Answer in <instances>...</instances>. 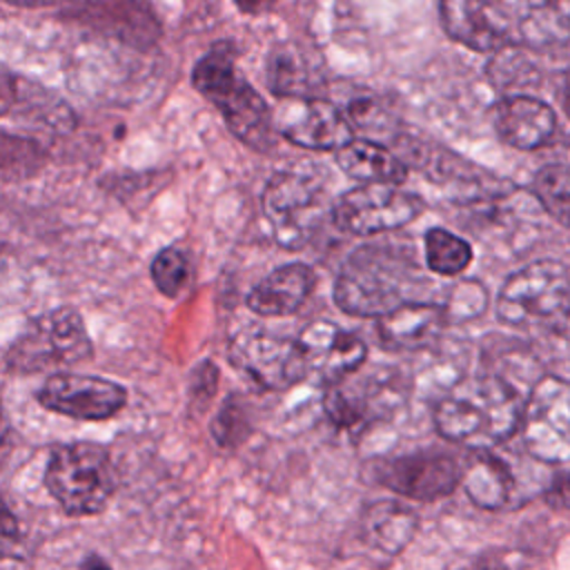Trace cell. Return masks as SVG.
Here are the masks:
<instances>
[{
  "instance_id": "9",
  "label": "cell",
  "mask_w": 570,
  "mask_h": 570,
  "mask_svg": "<svg viewBox=\"0 0 570 570\" xmlns=\"http://www.w3.org/2000/svg\"><path fill=\"white\" fill-rule=\"evenodd\" d=\"M229 363L256 387L285 392L309 372L298 338L263 330H243L229 338Z\"/></svg>"
},
{
  "instance_id": "5",
  "label": "cell",
  "mask_w": 570,
  "mask_h": 570,
  "mask_svg": "<svg viewBox=\"0 0 570 570\" xmlns=\"http://www.w3.org/2000/svg\"><path fill=\"white\" fill-rule=\"evenodd\" d=\"M45 485L65 514H100L116 488L109 452L91 441L56 445L47 459Z\"/></svg>"
},
{
  "instance_id": "6",
  "label": "cell",
  "mask_w": 570,
  "mask_h": 570,
  "mask_svg": "<svg viewBox=\"0 0 570 570\" xmlns=\"http://www.w3.org/2000/svg\"><path fill=\"white\" fill-rule=\"evenodd\" d=\"M94 354L85 321L73 307L49 309L27 323L4 354L13 374H33L80 363Z\"/></svg>"
},
{
  "instance_id": "25",
  "label": "cell",
  "mask_w": 570,
  "mask_h": 570,
  "mask_svg": "<svg viewBox=\"0 0 570 570\" xmlns=\"http://www.w3.org/2000/svg\"><path fill=\"white\" fill-rule=\"evenodd\" d=\"M423 256L432 274L459 276L472 263V247L461 236L432 227L423 236Z\"/></svg>"
},
{
  "instance_id": "12",
  "label": "cell",
  "mask_w": 570,
  "mask_h": 570,
  "mask_svg": "<svg viewBox=\"0 0 570 570\" xmlns=\"http://www.w3.org/2000/svg\"><path fill=\"white\" fill-rule=\"evenodd\" d=\"M38 403L62 416L80 421H105L118 414L127 403V390L109 379L56 372L36 392Z\"/></svg>"
},
{
  "instance_id": "34",
  "label": "cell",
  "mask_w": 570,
  "mask_h": 570,
  "mask_svg": "<svg viewBox=\"0 0 570 570\" xmlns=\"http://www.w3.org/2000/svg\"><path fill=\"white\" fill-rule=\"evenodd\" d=\"M561 105H563L566 116L570 118V73H568V76H566V80H563V89H561Z\"/></svg>"
},
{
  "instance_id": "29",
  "label": "cell",
  "mask_w": 570,
  "mask_h": 570,
  "mask_svg": "<svg viewBox=\"0 0 570 570\" xmlns=\"http://www.w3.org/2000/svg\"><path fill=\"white\" fill-rule=\"evenodd\" d=\"M488 73L497 87H528L534 82V67L530 60L512 45H503L494 51Z\"/></svg>"
},
{
  "instance_id": "10",
  "label": "cell",
  "mask_w": 570,
  "mask_h": 570,
  "mask_svg": "<svg viewBox=\"0 0 570 570\" xmlns=\"http://www.w3.org/2000/svg\"><path fill=\"white\" fill-rule=\"evenodd\" d=\"M521 439L541 463H570V381L541 376L525 396Z\"/></svg>"
},
{
  "instance_id": "16",
  "label": "cell",
  "mask_w": 570,
  "mask_h": 570,
  "mask_svg": "<svg viewBox=\"0 0 570 570\" xmlns=\"http://www.w3.org/2000/svg\"><path fill=\"white\" fill-rule=\"evenodd\" d=\"M448 321L443 303L407 301L376 318V336L390 352H414L434 343Z\"/></svg>"
},
{
  "instance_id": "18",
  "label": "cell",
  "mask_w": 570,
  "mask_h": 570,
  "mask_svg": "<svg viewBox=\"0 0 570 570\" xmlns=\"http://www.w3.org/2000/svg\"><path fill=\"white\" fill-rule=\"evenodd\" d=\"M554 127L557 118L552 107L539 98L512 94L494 107V129L499 138L514 149L530 151L546 145Z\"/></svg>"
},
{
  "instance_id": "21",
  "label": "cell",
  "mask_w": 570,
  "mask_h": 570,
  "mask_svg": "<svg viewBox=\"0 0 570 570\" xmlns=\"http://www.w3.org/2000/svg\"><path fill=\"white\" fill-rule=\"evenodd\" d=\"M334 160L343 174L358 183L399 185L407 176V165L392 149L367 138H352L334 151Z\"/></svg>"
},
{
  "instance_id": "15",
  "label": "cell",
  "mask_w": 570,
  "mask_h": 570,
  "mask_svg": "<svg viewBox=\"0 0 570 570\" xmlns=\"http://www.w3.org/2000/svg\"><path fill=\"white\" fill-rule=\"evenodd\" d=\"M309 372L325 383H338L354 374L367 358L365 341L332 321H312L298 334Z\"/></svg>"
},
{
  "instance_id": "11",
  "label": "cell",
  "mask_w": 570,
  "mask_h": 570,
  "mask_svg": "<svg viewBox=\"0 0 570 570\" xmlns=\"http://www.w3.org/2000/svg\"><path fill=\"white\" fill-rule=\"evenodd\" d=\"M274 125L292 145L316 151H336L354 138L350 116L318 96L283 98L274 114Z\"/></svg>"
},
{
  "instance_id": "35",
  "label": "cell",
  "mask_w": 570,
  "mask_h": 570,
  "mask_svg": "<svg viewBox=\"0 0 570 570\" xmlns=\"http://www.w3.org/2000/svg\"><path fill=\"white\" fill-rule=\"evenodd\" d=\"M80 566H89V568H91V566H107V561H105V559H98V557H87Z\"/></svg>"
},
{
  "instance_id": "28",
  "label": "cell",
  "mask_w": 570,
  "mask_h": 570,
  "mask_svg": "<svg viewBox=\"0 0 570 570\" xmlns=\"http://www.w3.org/2000/svg\"><path fill=\"white\" fill-rule=\"evenodd\" d=\"M149 274L163 296L176 298L189 281V258L180 247H165L154 256Z\"/></svg>"
},
{
  "instance_id": "3",
  "label": "cell",
  "mask_w": 570,
  "mask_h": 570,
  "mask_svg": "<svg viewBox=\"0 0 570 570\" xmlns=\"http://www.w3.org/2000/svg\"><path fill=\"white\" fill-rule=\"evenodd\" d=\"M194 87L218 107L229 131L247 147L267 151L274 147V114L263 96L238 73L229 42L214 45L191 71Z\"/></svg>"
},
{
  "instance_id": "24",
  "label": "cell",
  "mask_w": 570,
  "mask_h": 570,
  "mask_svg": "<svg viewBox=\"0 0 570 570\" xmlns=\"http://www.w3.org/2000/svg\"><path fill=\"white\" fill-rule=\"evenodd\" d=\"M267 85L278 98L312 96L316 85L314 65L294 45H281L267 60Z\"/></svg>"
},
{
  "instance_id": "4",
  "label": "cell",
  "mask_w": 570,
  "mask_h": 570,
  "mask_svg": "<svg viewBox=\"0 0 570 570\" xmlns=\"http://www.w3.org/2000/svg\"><path fill=\"white\" fill-rule=\"evenodd\" d=\"M497 316L505 325L539 327L570 341V267L534 261L503 283Z\"/></svg>"
},
{
  "instance_id": "2",
  "label": "cell",
  "mask_w": 570,
  "mask_h": 570,
  "mask_svg": "<svg viewBox=\"0 0 570 570\" xmlns=\"http://www.w3.org/2000/svg\"><path fill=\"white\" fill-rule=\"evenodd\" d=\"M525 399L499 374L459 381L434 407L436 432L459 445L492 448L508 441L523 419Z\"/></svg>"
},
{
  "instance_id": "20",
  "label": "cell",
  "mask_w": 570,
  "mask_h": 570,
  "mask_svg": "<svg viewBox=\"0 0 570 570\" xmlns=\"http://www.w3.org/2000/svg\"><path fill=\"white\" fill-rule=\"evenodd\" d=\"M461 485L470 501L483 510L508 508L517 494V476L508 461L490 448H472L463 461Z\"/></svg>"
},
{
  "instance_id": "31",
  "label": "cell",
  "mask_w": 570,
  "mask_h": 570,
  "mask_svg": "<svg viewBox=\"0 0 570 570\" xmlns=\"http://www.w3.org/2000/svg\"><path fill=\"white\" fill-rule=\"evenodd\" d=\"M216 387H218V367H216V363L205 358L191 370V379H189L191 410H196L198 414L205 412L216 394Z\"/></svg>"
},
{
  "instance_id": "8",
  "label": "cell",
  "mask_w": 570,
  "mask_h": 570,
  "mask_svg": "<svg viewBox=\"0 0 570 570\" xmlns=\"http://www.w3.org/2000/svg\"><path fill=\"white\" fill-rule=\"evenodd\" d=\"M425 203L419 194L394 183H363L347 189L330 209L332 223L352 236L394 232L421 216Z\"/></svg>"
},
{
  "instance_id": "14",
  "label": "cell",
  "mask_w": 570,
  "mask_h": 570,
  "mask_svg": "<svg viewBox=\"0 0 570 570\" xmlns=\"http://www.w3.org/2000/svg\"><path fill=\"white\" fill-rule=\"evenodd\" d=\"M392 374L394 372H387L385 376H370L361 385L330 387L323 396L325 416L334 428L350 432L365 430L372 421L390 416L403 399Z\"/></svg>"
},
{
  "instance_id": "1",
  "label": "cell",
  "mask_w": 570,
  "mask_h": 570,
  "mask_svg": "<svg viewBox=\"0 0 570 570\" xmlns=\"http://www.w3.org/2000/svg\"><path fill=\"white\" fill-rule=\"evenodd\" d=\"M421 285L430 281L419 274L412 245H361L341 265L332 296L350 316L379 318L407 301H421Z\"/></svg>"
},
{
  "instance_id": "32",
  "label": "cell",
  "mask_w": 570,
  "mask_h": 570,
  "mask_svg": "<svg viewBox=\"0 0 570 570\" xmlns=\"http://www.w3.org/2000/svg\"><path fill=\"white\" fill-rule=\"evenodd\" d=\"M543 499L554 510H570V472L557 474L546 488Z\"/></svg>"
},
{
  "instance_id": "26",
  "label": "cell",
  "mask_w": 570,
  "mask_h": 570,
  "mask_svg": "<svg viewBox=\"0 0 570 570\" xmlns=\"http://www.w3.org/2000/svg\"><path fill=\"white\" fill-rule=\"evenodd\" d=\"M534 196L543 209L559 223L570 227V167L568 165H546L534 174L532 180Z\"/></svg>"
},
{
  "instance_id": "33",
  "label": "cell",
  "mask_w": 570,
  "mask_h": 570,
  "mask_svg": "<svg viewBox=\"0 0 570 570\" xmlns=\"http://www.w3.org/2000/svg\"><path fill=\"white\" fill-rule=\"evenodd\" d=\"M234 2H236V7H238L243 13L256 16V13L269 11L278 0H234Z\"/></svg>"
},
{
  "instance_id": "7",
  "label": "cell",
  "mask_w": 570,
  "mask_h": 570,
  "mask_svg": "<svg viewBox=\"0 0 570 570\" xmlns=\"http://www.w3.org/2000/svg\"><path fill=\"white\" fill-rule=\"evenodd\" d=\"M261 205L276 243L294 249L318 229L325 214V191L305 174L278 171L267 180Z\"/></svg>"
},
{
  "instance_id": "17",
  "label": "cell",
  "mask_w": 570,
  "mask_h": 570,
  "mask_svg": "<svg viewBox=\"0 0 570 570\" xmlns=\"http://www.w3.org/2000/svg\"><path fill=\"white\" fill-rule=\"evenodd\" d=\"M445 33L474 51H497L508 40V24L492 0H441Z\"/></svg>"
},
{
  "instance_id": "13",
  "label": "cell",
  "mask_w": 570,
  "mask_h": 570,
  "mask_svg": "<svg viewBox=\"0 0 570 570\" xmlns=\"http://www.w3.org/2000/svg\"><path fill=\"white\" fill-rule=\"evenodd\" d=\"M463 463L445 452H412L385 459L374 465V476L392 492L416 499L436 501L461 485Z\"/></svg>"
},
{
  "instance_id": "27",
  "label": "cell",
  "mask_w": 570,
  "mask_h": 570,
  "mask_svg": "<svg viewBox=\"0 0 570 570\" xmlns=\"http://www.w3.org/2000/svg\"><path fill=\"white\" fill-rule=\"evenodd\" d=\"M209 432L214 441L223 448L240 445L252 432V419H249V407L245 399L238 394H229L220 403L216 416L212 419Z\"/></svg>"
},
{
  "instance_id": "19",
  "label": "cell",
  "mask_w": 570,
  "mask_h": 570,
  "mask_svg": "<svg viewBox=\"0 0 570 570\" xmlns=\"http://www.w3.org/2000/svg\"><path fill=\"white\" fill-rule=\"evenodd\" d=\"M316 285V274L305 263H287L263 276L245 296V305L258 316H289L303 307Z\"/></svg>"
},
{
  "instance_id": "30",
  "label": "cell",
  "mask_w": 570,
  "mask_h": 570,
  "mask_svg": "<svg viewBox=\"0 0 570 570\" xmlns=\"http://www.w3.org/2000/svg\"><path fill=\"white\" fill-rule=\"evenodd\" d=\"M485 303H488V294L481 283L461 281V283H454V287L448 292L443 307L450 321H470L483 314Z\"/></svg>"
},
{
  "instance_id": "23",
  "label": "cell",
  "mask_w": 570,
  "mask_h": 570,
  "mask_svg": "<svg viewBox=\"0 0 570 570\" xmlns=\"http://www.w3.org/2000/svg\"><path fill=\"white\" fill-rule=\"evenodd\" d=\"M519 36L530 47H554L570 40V0H523Z\"/></svg>"
},
{
  "instance_id": "22",
  "label": "cell",
  "mask_w": 570,
  "mask_h": 570,
  "mask_svg": "<svg viewBox=\"0 0 570 570\" xmlns=\"http://www.w3.org/2000/svg\"><path fill=\"white\" fill-rule=\"evenodd\" d=\"M416 514L399 501L372 503L361 514V539L381 554H399L416 532Z\"/></svg>"
}]
</instances>
